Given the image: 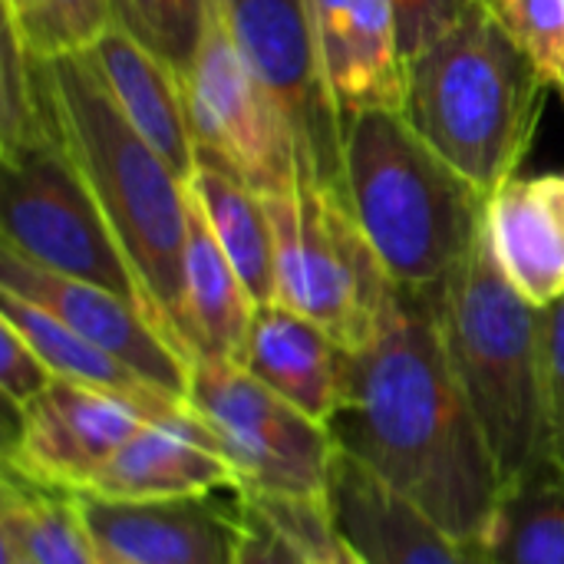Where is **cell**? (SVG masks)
Here are the masks:
<instances>
[{"label": "cell", "mask_w": 564, "mask_h": 564, "mask_svg": "<svg viewBox=\"0 0 564 564\" xmlns=\"http://www.w3.org/2000/svg\"><path fill=\"white\" fill-rule=\"evenodd\" d=\"M330 433L344 456L430 522L456 539H486L506 486L426 294L403 291L380 334L354 354Z\"/></svg>", "instance_id": "cell-1"}, {"label": "cell", "mask_w": 564, "mask_h": 564, "mask_svg": "<svg viewBox=\"0 0 564 564\" xmlns=\"http://www.w3.org/2000/svg\"><path fill=\"white\" fill-rule=\"evenodd\" d=\"M56 139L93 188L152 324L195 364L185 324L182 258L188 235V182L122 119L86 56L40 59Z\"/></svg>", "instance_id": "cell-2"}, {"label": "cell", "mask_w": 564, "mask_h": 564, "mask_svg": "<svg viewBox=\"0 0 564 564\" xmlns=\"http://www.w3.org/2000/svg\"><path fill=\"white\" fill-rule=\"evenodd\" d=\"M545 79L479 0L449 33L410 63V126L482 195L525 162L545 109Z\"/></svg>", "instance_id": "cell-3"}, {"label": "cell", "mask_w": 564, "mask_h": 564, "mask_svg": "<svg viewBox=\"0 0 564 564\" xmlns=\"http://www.w3.org/2000/svg\"><path fill=\"white\" fill-rule=\"evenodd\" d=\"M453 373L489 440L502 486L552 463L542 311L496 264L486 228L453 274L426 291Z\"/></svg>", "instance_id": "cell-4"}, {"label": "cell", "mask_w": 564, "mask_h": 564, "mask_svg": "<svg viewBox=\"0 0 564 564\" xmlns=\"http://www.w3.org/2000/svg\"><path fill=\"white\" fill-rule=\"evenodd\" d=\"M344 188L367 241L403 291L440 288L486 228L489 195L403 112H364L347 122Z\"/></svg>", "instance_id": "cell-5"}, {"label": "cell", "mask_w": 564, "mask_h": 564, "mask_svg": "<svg viewBox=\"0 0 564 564\" xmlns=\"http://www.w3.org/2000/svg\"><path fill=\"white\" fill-rule=\"evenodd\" d=\"M264 205L274 225L278 301L321 324L350 354L364 350L403 288L377 258L347 195L301 182L268 195Z\"/></svg>", "instance_id": "cell-6"}, {"label": "cell", "mask_w": 564, "mask_h": 564, "mask_svg": "<svg viewBox=\"0 0 564 564\" xmlns=\"http://www.w3.org/2000/svg\"><path fill=\"white\" fill-rule=\"evenodd\" d=\"M185 406L215 433L225 449L238 496L327 502L337 466V440L245 367L195 360Z\"/></svg>", "instance_id": "cell-7"}, {"label": "cell", "mask_w": 564, "mask_h": 564, "mask_svg": "<svg viewBox=\"0 0 564 564\" xmlns=\"http://www.w3.org/2000/svg\"><path fill=\"white\" fill-rule=\"evenodd\" d=\"M0 235L30 264L106 288L149 314L135 271L59 139L3 159Z\"/></svg>", "instance_id": "cell-8"}, {"label": "cell", "mask_w": 564, "mask_h": 564, "mask_svg": "<svg viewBox=\"0 0 564 564\" xmlns=\"http://www.w3.org/2000/svg\"><path fill=\"white\" fill-rule=\"evenodd\" d=\"M185 106L198 155L215 159L261 198L301 185L294 132L241 56L221 0H212L192 69Z\"/></svg>", "instance_id": "cell-9"}, {"label": "cell", "mask_w": 564, "mask_h": 564, "mask_svg": "<svg viewBox=\"0 0 564 564\" xmlns=\"http://www.w3.org/2000/svg\"><path fill=\"white\" fill-rule=\"evenodd\" d=\"M221 7L241 56L294 132L301 182L347 195V126L327 89L304 0H221Z\"/></svg>", "instance_id": "cell-10"}, {"label": "cell", "mask_w": 564, "mask_h": 564, "mask_svg": "<svg viewBox=\"0 0 564 564\" xmlns=\"http://www.w3.org/2000/svg\"><path fill=\"white\" fill-rule=\"evenodd\" d=\"M175 406L56 380L26 410L13 413L17 430L3 446V473L46 492L86 496L126 440Z\"/></svg>", "instance_id": "cell-11"}, {"label": "cell", "mask_w": 564, "mask_h": 564, "mask_svg": "<svg viewBox=\"0 0 564 564\" xmlns=\"http://www.w3.org/2000/svg\"><path fill=\"white\" fill-rule=\"evenodd\" d=\"M0 291L43 307L73 334L122 360L159 393H165L175 403H185L192 364L165 340V334L139 304L106 288L36 268L7 248H0Z\"/></svg>", "instance_id": "cell-12"}, {"label": "cell", "mask_w": 564, "mask_h": 564, "mask_svg": "<svg viewBox=\"0 0 564 564\" xmlns=\"http://www.w3.org/2000/svg\"><path fill=\"white\" fill-rule=\"evenodd\" d=\"M304 7L344 126L364 112H403L410 63L393 0H304Z\"/></svg>", "instance_id": "cell-13"}, {"label": "cell", "mask_w": 564, "mask_h": 564, "mask_svg": "<svg viewBox=\"0 0 564 564\" xmlns=\"http://www.w3.org/2000/svg\"><path fill=\"white\" fill-rule=\"evenodd\" d=\"M102 558L112 564H235L245 509L208 499L116 502L76 496Z\"/></svg>", "instance_id": "cell-14"}, {"label": "cell", "mask_w": 564, "mask_h": 564, "mask_svg": "<svg viewBox=\"0 0 564 564\" xmlns=\"http://www.w3.org/2000/svg\"><path fill=\"white\" fill-rule=\"evenodd\" d=\"M221 489L238 492L225 449L188 406H175L132 433L86 496L116 502H162L208 499Z\"/></svg>", "instance_id": "cell-15"}, {"label": "cell", "mask_w": 564, "mask_h": 564, "mask_svg": "<svg viewBox=\"0 0 564 564\" xmlns=\"http://www.w3.org/2000/svg\"><path fill=\"white\" fill-rule=\"evenodd\" d=\"M354 354L311 317L284 307L281 301L258 304L245 367L268 390L330 426L344 406Z\"/></svg>", "instance_id": "cell-16"}, {"label": "cell", "mask_w": 564, "mask_h": 564, "mask_svg": "<svg viewBox=\"0 0 564 564\" xmlns=\"http://www.w3.org/2000/svg\"><path fill=\"white\" fill-rule=\"evenodd\" d=\"M486 241L509 284L539 311L564 301V169L516 175L486 205Z\"/></svg>", "instance_id": "cell-17"}, {"label": "cell", "mask_w": 564, "mask_h": 564, "mask_svg": "<svg viewBox=\"0 0 564 564\" xmlns=\"http://www.w3.org/2000/svg\"><path fill=\"white\" fill-rule=\"evenodd\" d=\"M83 56L122 119L172 165L178 178L188 182L198 165V149L188 126L182 76L119 23H112Z\"/></svg>", "instance_id": "cell-18"}, {"label": "cell", "mask_w": 564, "mask_h": 564, "mask_svg": "<svg viewBox=\"0 0 564 564\" xmlns=\"http://www.w3.org/2000/svg\"><path fill=\"white\" fill-rule=\"evenodd\" d=\"M327 502L344 535L370 564H489L482 542L440 529L344 453Z\"/></svg>", "instance_id": "cell-19"}, {"label": "cell", "mask_w": 564, "mask_h": 564, "mask_svg": "<svg viewBox=\"0 0 564 564\" xmlns=\"http://www.w3.org/2000/svg\"><path fill=\"white\" fill-rule=\"evenodd\" d=\"M185 324L195 360L241 364L258 301L238 278L235 264L212 235L202 208L188 192V235L182 258Z\"/></svg>", "instance_id": "cell-20"}, {"label": "cell", "mask_w": 564, "mask_h": 564, "mask_svg": "<svg viewBox=\"0 0 564 564\" xmlns=\"http://www.w3.org/2000/svg\"><path fill=\"white\" fill-rule=\"evenodd\" d=\"M188 192L251 297L258 304L278 301L274 225L264 198L208 155H198Z\"/></svg>", "instance_id": "cell-21"}, {"label": "cell", "mask_w": 564, "mask_h": 564, "mask_svg": "<svg viewBox=\"0 0 564 564\" xmlns=\"http://www.w3.org/2000/svg\"><path fill=\"white\" fill-rule=\"evenodd\" d=\"M482 545L489 564H564V473L555 463L502 489Z\"/></svg>", "instance_id": "cell-22"}, {"label": "cell", "mask_w": 564, "mask_h": 564, "mask_svg": "<svg viewBox=\"0 0 564 564\" xmlns=\"http://www.w3.org/2000/svg\"><path fill=\"white\" fill-rule=\"evenodd\" d=\"M0 321L13 324L46 360V367L56 373V380H73L99 390H112L122 397H135L155 406H175L165 393H159L149 380H142L135 370H129L122 360L109 357L106 350L93 347L79 334H73L63 321L46 314L43 307L0 291Z\"/></svg>", "instance_id": "cell-23"}, {"label": "cell", "mask_w": 564, "mask_h": 564, "mask_svg": "<svg viewBox=\"0 0 564 564\" xmlns=\"http://www.w3.org/2000/svg\"><path fill=\"white\" fill-rule=\"evenodd\" d=\"M0 532L13 535L36 564H106L76 496L46 492L3 473Z\"/></svg>", "instance_id": "cell-24"}, {"label": "cell", "mask_w": 564, "mask_h": 564, "mask_svg": "<svg viewBox=\"0 0 564 564\" xmlns=\"http://www.w3.org/2000/svg\"><path fill=\"white\" fill-rule=\"evenodd\" d=\"M3 23L36 59L86 53L112 23V0H3Z\"/></svg>", "instance_id": "cell-25"}, {"label": "cell", "mask_w": 564, "mask_h": 564, "mask_svg": "<svg viewBox=\"0 0 564 564\" xmlns=\"http://www.w3.org/2000/svg\"><path fill=\"white\" fill-rule=\"evenodd\" d=\"M56 142L50 99L40 59L3 23V66H0V155L17 159L30 149Z\"/></svg>", "instance_id": "cell-26"}, {"label": "cell", "mask_w": 564, "mask_h": 564, "mask_svg": "<svg viewBox=\"0 0 564 564\" xmlns=\"http://www.w3.org/2000/svg\"><path fill=\"white\" fill-rule=\"evenodd\" d=\"M212 0H112V17L182 79L195 63Z\"/></svg>", "instance_id": "cell-27"}, {"label": "cell", "mask_w": 564, "mask_h": 564, "mask_svg": "<svg viewBox=\"0 0 564 564\" xmlns=\"http://www.w3.org/2000/svg\"><path fill=\"white\" fill-rule=\"evenodd\" d=\"M238 502L258 512L268 525H274L307 564H370L337 525L330 502L268 496H238Z\"/></svg>", "instance_id": "cell-28"}, {"label": "cell", "mask_w": 564, "mask_h": 564, "mask_svg": "<svg viewBox=\"0 0 564 564\" xmlns=\"http://www.w3.org/2000/svg\"><path fill=\"white\" fill-rule=\"evenodd\" d=\"M492 10L564 106V0H492Z\"/></svg>", "instance_id": "cell-29"}, {"label": "cell", "mask_w": 564, "mask_h": 564, "mask_svg": "<svg viewBox=\"0 0 564 564\" xmlns=\"http://www.w3.org/2000/svg\"><path fill=\"white\" fill-rule=\"evenodd\" d=\"M56 383V373L36 354V347L7 321H0V390L13 413L26 410Z\"/></svg>", "instance_id": "cell-30"}, {"label": "cell", "mask_w": 564, "mask_h": 564, "mask_svg": "<svg viewBox=\"0 0 564 564\" xmlns=\"http://www.w3.org/2000/svg\"><path fill=\"white\" fill-rule=\"evenodd\" d=\"M479 0H393L397 33L406 63L423 56L443 33H449Z\"/></svg>", "instance_id": "cell-31"}, {"label": "cell", "mask_w": 564, "mask_h": 564, "mask_svg": "<svg viewBox=\"0 0 564 564\" xmlns=\"http://www.w3.org/2000/svg\"><path fill=\"white\" fill-rule=\"evenodd\" d=\"M545 354V426L552 463L564 473V301L542 311Z\"/></svg>", "instance_id": "cell-32"}, {"label": "cell", "mask_w": 564, "mask_h": 564, "mask_svg": "<svg viewBox=\"0 0 564 564\" xmlns=\"http://www.w3.org/2000/svg\"><path fill=\"white\" fill-rule=\"evenodd\" d=\"M241 509H245V532H241V542H238L235 564H307L304 555L274 525H268L248 506H241Z\"/></svg>", "instance_id": "cell-33"}, {"label": "cell", "mask_w": 564, "mask_h": 564, "mask_svg": "<svg viewBox=\"0 0 564 564\" xmlns=\"http://www.w3.org/2000/svg\"><path fill=\"white\" fill-rule=\"evenodd\" d=\"M0 564H36V562L26 555V549H23L13 535L0 532Z\"/></svg>", "instance_id": "cell-34"}, {"label": "cell", "mask_w": 564, "mask_h": 564, "mask_svg": "<svg viewBox=\"0 0 564 564\" xmlns=\"http://www.w3.org/2000/svg\"><path fill=\"white\" fill-rule=\"evenodd\" d=\"M486 3H489V7H492V0H486Z\"/></svg>", "instance_id": "cell-35"}, {"label": "cell", "mask_w": 564, "mask_h": 564, "mask_svg": "<svg viewBox=\"0 0 564 564\" xmlns=\"http://www.w3.org/2000/svg\"><path fill=\"white\" fill-rule=\"evenodd\" d=\"M102 562H106V558H102ZM106 564H112V562H106Z\"/></svg>", "instance_id": "cell-36"}]
</instances>
